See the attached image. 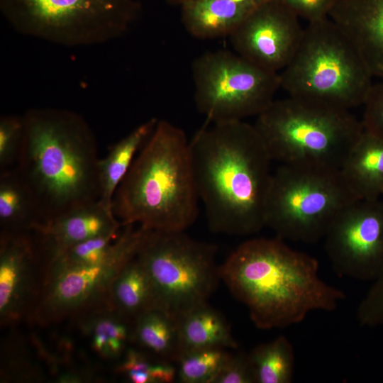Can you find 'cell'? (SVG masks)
I'll return each mask as SVG.
<instances>
[{
	"label": "cell",
	"instance_id": "obj_28",
	"mask_svg": "<svg viewBox=\"0 0 383 383\" xmlns=\"http://www.w3.org/2000/svg\"><path fill=\"white\" fill-rule=\"evenodd\" d=\"M121 229L118 232L89 238L71 247L45 268L44 274L104 260L112 251Z\"/></svg>",
	"mask_w": 383,
	"mask_h": 383
},
{
	"label": "cell",
	"instance_id": "obj_7",
	"mask_svg": "<svg viewBox=\"0 0 383 383\" xmlns=\"http://www.w3.org/2000/svg\"><path fill=\"white\" fill-rule=\"evenodd\" d=\"M357 199L340 170L280 165L272 172L265 226L284 240L313 244Z\"/></svg>",
	"mask_w": 383,
	"mask_h": 383
},
{
	"label": "cell",
	"instance_id": "obj_1",
	"mask_svg": "<svg viewBox=\"0 0 383 383\" xmlns=\"http://www.w3.org/2000/svg\"><path fill=\"white\" fill-rule=\"evenodd\" d=\"M189 152L212 232L249 235L265 227L272 160L254 125L238 121L204 127L189 141Z\"/></svg>",
	"mask_w": 383,
	"mask_h": 383
},
{
	"label": "cell",
	"instance_id": "obj_18",
	"mask_svg": "<svg viewBox=\"0 0 383 383\" xmlns=\"http://www.w3.org/2000/svg\"><path fill=\"white\" fill-rule=\"evenodd\" d=\"M340 170L358 199L383 196V139L364 130Z\"/></svg>",
	"mask_w": 383,
	"mask_h": 383
},
{
	"label": "cell",
	"instance_id": "obj_2",
	"mask_svg": "<svg viewBox=\"0 0 383 383\" xmlns=\"http://www.w3.org/2000/svg\"><path fill=\"white\" fill-rule=\"evenodd\" d=\"M318 269L315 257L277 237L243 242L219 267L221 280L262 330L288 327L312 311L337 309L346 296L324 282Z\"/></svg>",
	"mask_w": 383,
	"mask_h": 383
},
{
	"label": "cell",
	"instance_id": "obj_27",
	"mask_svg": "<svg viewBox=\"0 0 383 383\" xmlns=\"http://www.w3.org/2000/svg\"><path fill=\"white\" fill-rule=\"evenodd\" d=\"M230 353L209 348L183 353L176 362L177 378L182 383H212Z\"/></svg>",
	"mask_w": 383,
	"mask_h": 383
},
{
	"label": "cell",
	"instance_id": "obj_19",
	"mask_svg": "<svg viewBox=\"0 0 383 383\" xmlns=\"http://www.w3.org/2000/svg\"><path fill=\"white\" fill-rule=\"evenodd\" d=\"M79 317L82 333L99 357L119 360L130 344H133V320L111 306L91 309Z\"/></svg>",
	"mask_w": 383,
	"mask_h": 383
},
{
	"label": "cell",
	"instance_id": "obj_21",
	"mask_svg": "<svg viewBox=\"0 0 383 383\" xmlns=\"http://www.w3.org/2000/svg\"><path fill=\"white\" fill-rule=\"evenodd\" d=\"M41 223L35 198L15 167L0 174V234L31 232Z\"/></svg>",
	"mask_w": 383,
	"mask_h": 383
},
{
	"label": "cell",
	"instance_id": "obj_16",
	"mask_svg": "<svg viewBox=\"0 0 383 383\" xmlns=\"http://www.w3.org/2000/svg\"><path fill=\"white\" fill-rule=\"evenodd\" d=\"M373 77L383 79V0H335L329 13Z\"/></svg>",
	"mask_w": 383,
	"mask_h": 383
},
{
	"label": "cell",
	"instance_id": "obj_17",
	"mask_svg": "<svg viewBox=\"0 0 383 383\" xmlns=\"http://www.w3.org/2000/svg\"><path fill=\"white\" fill-rule=\"evenodd\" d=\"M265 0H187L181 7V21L193 37H229Z\"/></svg>",
	"mask_w": 383,
	"mask_h": 383
},
{
	"label": "cell",
	"instance_id": "obj_34",
	"mask_svg": "<svg viewBox=\"0 0 383 383\" xmlns=\"http://www.w3.org/2000/svg\"><path fill=\"white\" fill-rule=\"evenodd\" d=\"M167 3L172 5H181L183 2L187 0H165Z\"/></svg>",
	"mask_w": 383,
	"mask_h": 383
},
{
	"label": "cell",
	"instance_id": "obj_3",
	"mask_svg": "<svg viewBox=\"0 0 383 383\" xmlns=\"http://www.w3.org/2000/svg\"><path fill=\"white\" fill-rule=\"evenodd\" d=\"M23 117L24 133L14 167L35 198L40 223L98 201L99 158L86 120L55 108L31 109Z\"/></svg>",
	"mask_w": 383,
	"mask_h": 383
},
{
	"label": "cell",
	"instance_id": "obj_32",
	"mask_svg": "<svg viewBox=\"0 0 383 383\" xmlns=\"http://www.w3.org/2000/svg\"><path fill=\"white\" fill-rule=\"evenodd\" d=\"M362 121L364 130L383 139V79L372 84L365 99Z\"/></svg>",
	"mask_w": 383,
	"mask_h": 383
},
{
	"label": "cell",
	"instance_id": "obj_31",
	"mask_svg": "<svg viewBox=\"0 0 383 383\" xmlns=\"http://www.w3.org/2000/svg\"><path fill=\"white\" fill-rule=\"evenodd\" d=\"M212 383H255L248 353H230Z\"/></svg>",
	"mask_w": 383,
	"mask_h": 383
},
{
	"label": "cell",
	"instance_id": "obj_4",
	"mask_svg": "<svg viewBox=\"0 0 383 383\" xmlns=\"http://www.w3.org/2000/svg\"><path fill=\"white\" fill-rule=\"evenodd\" d=\"M199 201L186 133L158 120L115 192V216L123 226L185 231L197 218Z\"/></svg>",
	"mask_w": 383,
	"mask_h": 383
},
{
	"label": "cell",
	"instance_id": "obj_10",
	"mask_svg": "<svg viewBox=\"0 0 383 383\" xmlns=\"http://www.w3.org/2000/svg\"><path fill=\"white\" fill-rule=\"evenodd\" d=\"M192 73L196 109L213 123L257 116L280 89L279 73L227 50L200 55L192 63Z\"/></svg>",
	"mask_w": 383,
	"mask_h": 383
},
{
	"label": "cell",
	"instance_id": "obj_5",
	"mask_svg": "<svg viewBox=\"0 0 383 383\" xmlns=\"http://www.w3.org/2000/svg\"><path fill=\"white\" fill-rule=\"evenodd\" d=\"M254 126L272 161L335 170L364 132L350 110L289 96L274 99Z\"/></svg>",
	"mask_w": 383,
	"mask_h": 383
},
{
	"label": "cell",
	"instance_id": "obj_29",
	"mask_svg": "<svg viewBox=\"0 0 383 383\" xmlns=\"http://www.w3.org/2000/svg\"><path fill=\"white\" fill-rule=\"evenodd\" d=\"M24 133L23 117L3 115L0 118L1 171L16 166Z\"/></svg>",
	"mask_w": 383,
	"mask_h": 383
},
{
	"label": "cell",
	"instance_id": "obj_24",
	"mask_svg": "<svg viewBox=\"0 0 383 383\" xmlns=\"http://www.w3.org/2000/svg\"><path fill=\"white\" fill-rule=\"evenodd\" d=\"M109 304L115 311L132 320L157 308L150 280L137 256L125 265L114 279Z\"/></svg>",
	"mask_w": 383,
	"mask_h": 383
},
{
	"label": "cell",
	"instance_id": "obj_14",
	"mask_svg": "<svg viewBox=\"0 0 383 383\" xmlns=\"http://www.w3.org/2000/svg\"><path fill=\"white\" fill-rule=\"evenodd\" d=\"M43 264L33 233L0 234V320L30 318L43 286Z\"/></svg>",
	"mask_w": 383,
	"mask_h": 383
},
{
	"label": "cell",
	"instance_id": "obj_22",
	"mask_svg": "<svg viewBox=\"0 0 383 383\" xmlns=\"http://www.w3.org/2000/svg\"><path fill=\"white\" fill-rule=\"evenodd\" d=\"M178 324L181 354L203 348H238L228 323L208 303L182 315L178 318Z\"/></svg>",
	"mask_w": 383,
	"mask_h": 383
},
{
	"label": "cell",
	"instance_id": "obj_13",
	"mask_svg": "<svg viewBox=\"0 0 383 383\" xmlns=\"http://www.w3.org/2000/svg\"><path fill=\"white\" fill-rule=\"evenodd\" d=\"M299 18L277 0L260 4L229 36L235 52L279 73L293 58L304 29Z\"/></svg>",
	"mask_w": 383,
	"mask_h": 383
},
{
	"label": "cell",
	"instance_id": "obj_15",
	"mask_svg": "<svg viewBox=\"0 0 383 383\" xmlns=\"http://www.w3.org/2000/svg\"><path fill=\"white\" fill-rule=\"evenodd\" d=\"M122 227L113 211L98 200L38 224L32 232L45 270L71 247L98 235L118 232Z\"/></svg>",
	"mask_w": 383,
	"mask_h": 383
},
{
	"label": "cell",
	"instance_id": "obj_11",
	"mask_svg": "<svg viewBox=\"0 0 383 383\" xmlns=\"http://www.w3.org/2000/svg\"><path fill=\"white\" fill-rule=\"evenodd\" d=\"M148 232L137 225L123 226L112 251L104 260L45 273L30 319L49 325L111 306L112 284L125 265L136 256Z\"/></svg>",
	"mask_w": 383,
	"mask_h": 383
},
{
	"label": "cell",
	"instance_id": "obj_23",
	"mask_svg": "<svg viewBox=\"0 0 383 383\" xmlns=\"http://www.w3.org/2000/svg\"><path fill=\"white\" fill-rule=\"evenodd\" d=\"M133 344L176 363L181 355L178 319L160 308L143 312L133 320Z\"/></svg>",
	"mask_w": 383,
	"mask_h": 383
},
{
	"label": "cell",
	"instance_id": "obj_9",
	"mask_svg": "<svg viewBox=\"0 0 383 383\" xmlns=\"http://www.w3.org/2000/svg\"><path fill=\"white\" fill-rule=\"evenodd\" d=\"M217 247L185 231H148L137 254L150 280L156 307L176 318L208 303L221 280Z\"/></svg>",
	"mask_w": 383,
	"mask_h": 383
},
{
	"label": "cell",
	"instance_id": "obj_12",
	"mask_svg": "<svg viewBox=\"0 0 383 383\" xmlns=\"http://www.w3.org/2000/svg\"><path fill=\"white\" fill-rule=\"evenodd\" d=\"M323 238L337 274L374 282L383 274V200H355L338 216Z\"/></svg>",
	"mask_w": 383,
	"mask_h": 383
},
{
	"label": "cell",
	"instance_id": "obj_20",
	"mask_svg": "<svg viewBox=\"0 0 383 383\" xmlns=\"http://www.w3.org/2000/svg\"><path fill=\"white\" fill-rule=\"evenodd\" d=\"M158 119L150 118L113 145L98 165L99 199L106 208L113 211L116 189L131 168L137 152L153 132Z\"/></svg>",
	"mask_w": 383,
	"mask_h": 383
},
{
	"label": "cell",
	"instance_id": "obj_26",
	"mask_svg": "<svg viewBox=\"0 0 383 383\" xmlns=\"http://www.w3.org/2000/svg\"><path fill=\"white\" fill-rule=\"evenodd\" d=\"M115 369L132 383H171L177 375L176 363L139 348L129 347Z\"/></svg>",
	"mask_w": 383,
	"mask_h": 383
},
{
	"label": "cell",
	"instance_id": "obj_25",
	"mask_svg": "<svg viewBox=\"0 0 383 383\" xmlns=\"http://www.w3.org/2000/svg\"><path fill=\"white\" fill-rule=\"evenodd\" d=\"M255 383H290L294 379V348L284 335L261 343L248 353Z\"/></svg>",
	"mask_w": 383,
	"mask_h": 383
},
{
	"label": "cell",
	"instance_id": "obj_33",
	"mask_svg": "<svg viewBox=\"0 0 383 383\" xmlns=\"http://www.w3.org/2000/svg\"><path fill=\"white\" fill-rule=\"evenodd\" d=\"M308 23L329 17L335 0H277Z\"/></svg>",
	"mask_w": 383,
	"mask_h": 383
},
{
	"label": "cell",
	"instance_id": "obj_6",
	"mask_svg": "<svg viewBox=\"0 0 383 383\" xmlns=\"http://www.w3.org/2000/svg\"><path fill=\"white\" fill-rule=\"evenodd\" d=\"M279 77L289 96L350 111L363 105L373 84L356 47L329 17L308 23Z\"/></svg>",
	"mask_w": 383,
	"mask_h": 383
},
{
	"label": "cell",
	"instance_id": "obj_30",
	"mask_svg": "<svg viewBox=\"0 0 383 383\" xmlns=\"http://www.w3.org/2000/svg\"><path fill=\"white\" fill-rule=\"evenodd\" d=\"M372 282L356 311L357 321L363 327L383 326V274Z\"/></svg>",
	"mask_w": 383,
	"mask_h": 383
},
{
	"label": "cell",
	"instance_id": "obj_8",
	"mask_svg": "<svg viewBox=\"0 0 383 383\" xmlns=\"http://www.w3.org/2000/svg\"><path fill=\"white\" fill-rule=\"evenodd\" d=\"M20 34L65 47L100 45L126 34L142 11L137 0H0Z\"/></svg>",
	"mask_w": 383,
	"mask_h": 383
}]
</instances>
